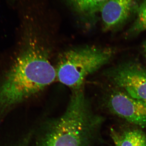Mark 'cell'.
Segmentation results:
<instances>
[{"mask_svg":"<svg viewBox=\"0 0 146 146\" xmlns=\"http://www.w3.org/2000/svg\"><path fill=\"white\" fill-rule=\"evenodd\" d=\"M145 135L139 129H132L121 133L114 129H110V136L115 146H138Z\"/></svg>","mask_w":146,"mask_h":146,"instance_id":"obj_8","label":"cell"},{"mask_svg":"<svg viewBox=\"0 0 146 146\" xmlns=\"http://www.w3.org/2000/svg\"><path fill=\"white\" fill-rule=\"evenodd\" d=\"M30 140L31 135L29 134L11 146H28Z\"/></svg>","mask_w":146,"mask_h":146,"instance_id":"obj_10","label":"cell"},{"mask_svg":"<svg viewBox=\"0 0 146 146\" xmlns=\"http://www.w3.org/2000/svg\"><path fill=\"white\" fill-rule=\"evenodd\" d=\"M108 0H65L75 12L84 18L93 20Z\"/></svg>","mask_w":146,"mask_h":146,"instance_id":"obj_7","label":"cell"},{"mask_svg":"<svg viewBox=\"0 0 146 146\" xmlns=\"http://www.w3.org/2000/svg\"><path fill=\"white\" fill-rule=\"evenodd\" d=\"M56 78L46 47L32 35L0 82V124L16 105L40 93Z\"/></svg>","mask_w":146,"mask_h":146,"instance_id":"obj_1","label":"cell"},{"mask_svg":"<svg viewBox=\"0 0 146 146\" xmlns=\"http://www.w3.org/2000/svg\"><path fill=\"white\" fill-rule=\"evenodd\" d=\"M144 51H145V55L146 58V42H145V44H144Z\"/></svg>","mask_w":146,"mask_h":146,"instance_id":"obj_12","label":"cell"},{"mask_svg":"<svg viewBox=\"0 0 146 146\" xmlns=\"http://www.w3.org/2000/svg\"><path fill=\"white\" fill-rule=\"evenodd\" d=\"M138 146H146V136H143Z\"/></svg>","mask_w":146,"mask_h":146,"instance_id":"obj_11","label":"cell"},{"mask_svg":"<svg viewBox=\"0 0 146 146\" xmlns=\"http://www.w3.org/2000/svg\"><path fill=\"white\" fill-rule=\"evenodd\" d=\"M112 113L129 122L146 126V102L131 98L123 91L114 90L106 101Z\"/></svg>","mask_w":146,"mask_h":146,"instance_id":"obj_5","label":"cell"},{"mask_svg":"<svg viewBox=\"0 0 146 146\" xmlns=\"http://www.w3.org/2000/svg\"><path fill=\"white\" fill-rule=\"evenodd\" d=\"M138 0H108L100 11L104 30L109 31L125 23L136 14Z\"/></svg>","mask_w":146,"mask_h":146,"instance_id":"obj_6","label":"cell"},{"mask_svg":"<svg viewBox=\"0 0 146 146\" xmlns=\"http://www.w3.org/2000/svg\"><path fill=\"white\" fill-rule=\"evenodd\" d=\"M110 49L84 46L68 50L60 56L56 68V78L72 90L84 88L88 76L108 63Z\"/></svg>","mask_w":146,"mask_h":146,"instance_id":"obj_3","label":"cell"},{"mask_svg":"<svg viewBox=\"0 0 146 146\" xmlns=\"http://www.w3.org/2000/svg\"><path fill=\"white\" fill-rule=\"evenodd\" d=\"M103 120L92 109L83 88L72 90L65 112L42 124L33 146H92Z\"/></svg>","mask_w":146,"mask_h":146,"instance_id":"obj_2","label":"cell"},{"mask_svg":"<svg viewBox=\"0 0 146 146\" xmlns=\"http://www.w3.org/2000/svg\"><path fill=\"white\" fill-rule=\"evenodd\" d=\"M136 14V18L131 31L134 33L146 31V0H143L139 3Z\"/></svg>","mask_w":146,"mask_h":146,"instance_id":"obj_9","label":"cell"},{"mask_svg":"<svg viewBox=\"0 0 146 146\" xmlns=\"http://www.w3.org/2000/svg\"><path fill=\"white\" fill-rule=\"evenodd\" d=\"M110 80L129 96L146 102V69L136 63H124L106 72Z\"/></svg>","mask_w":146,"mask_h":146,"instance_id":"obj_4","label":"cell"}]
</instances>
